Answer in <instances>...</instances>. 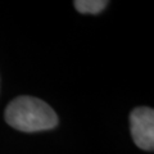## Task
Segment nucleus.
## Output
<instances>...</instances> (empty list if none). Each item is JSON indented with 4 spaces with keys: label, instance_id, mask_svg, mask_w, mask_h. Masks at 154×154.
Here are the masks:
<instances>
[{
    "label": "nucleus",
    "instance_id": "nucleus-1",
    "mask_svg": "<svg viewBox=\"0 0 154 154\" xmlns=\"http://www.w3.org/2000/svg\"><path fill=\"white\" fill-rule=\"evenodd\" d=\"M5 121L19 131L36 132L55 127L58 117L42 100L33 96H18L7 107Z\"/></svg>",
    "mask_w": 154,
    "mask_h": 154
},
{
    "label": "nucleus",
    "instance_id": "nucleus-3",
    "mask_svg": "<svg viewBox=\"0 0 154 154\" xmlns=\"http://www.w3.org/2000/svg\"><path fill=\"white\" fill-rule=\"evenodd\" d=\"M107 2L104 0H77L75 2V8L80 13L88 14H96L102 12L107 7Z\"/></svg>",
    "mask_w": 154,
    "mask_h": 154
},
{
    "label": "nucleus",
    "instance_id": "nucleus-2",
    "mask_svg": "<svg viewBox=\"0 0 154 154\" xmlns=\"http://www.w3.org/2000/svg\"><path fill=\"white\" fill-rule=\"evenodd\" d=\"M130 125L135 144L144 150H153L154 110L148 107L135 108L130 114Z\"/></svg>",
    "mask_w": 154,
    "mask_h": 154
}]
</instances>
